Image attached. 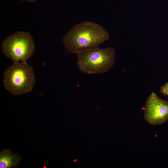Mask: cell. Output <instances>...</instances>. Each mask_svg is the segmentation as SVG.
<instances>
[{"label": "cell", "mask_w": 168, "mask_h": 168, "mask_svg": "<svg viewBox=\"0 0 168 168\" xmlns=\"http://www.w3.org/2000/svg\"><path fill=\"white\" fill-rule=\"evenodd\" d=\"M21 1L27 2H34L38 1V0H20Z\"/></svg>", "instance_id": "ba28073f"}, {"label": "cell", "mask_w": 168, "mask_h": 168, "mask_svg": "<svg viewBox=\"0 0 168 168\" xmlns=\"http://www.w3.org/2000/svg\"><path fill=\"white\" fill-rule=\"evenodd\" d=\"M22 160L18 153L12 152L9 148L2 149L0 152V168H16Z\"/></svg>", "instance_id": "8992f818"}, {"label": "cell", "mask_w": 168, "mask_h": 168, "mask_svg": "<svg viewBox=\"0 0 168 168\" xmlns=\"http://www.w3.org/2000/svg\"><path fill=\"white\" fill-rule=\"evenodd\" d=\"M144 118L152 125L166 122L168 120V100L161 99L152 92L147 99Z\"/></svg>", "instance_id": "5b68a950"}, {"label": "cell", "mask_w": 168, "mask_h": 168, "mask_svg": "<svg viewBox=\"0 0 168 168\" xmlns=\"http://www.w3.org/2000/svg\"><path fill=\"white\" fill-rule=\"evenodd\" d=\"M77 65L82 72L88 74H102L110 70L114 65L115 56L114 49L98 48L75 54Z\"/></svg>", "instance_id": "7a4b0ae2"}, {"label": "cell", "mask_w": 168, "mask_h": 168, "mask_svg": "<svg viewBox=\"0 0 168 168\" xmlns=\"http://www.w3.org/2000/svg\"><path fill=\"white\" fill-rule=\"evenodd\" d=\"M160 92L163 95L168 96V82H166L161 87Z\"/></svg>", "instance_id": "52a82bcc"}, {"label": "cell", "mask_w": 168, "mask_h": 168, "mask_svg": "<svg viewBox=\"0 0 168 168\" xmlns=\"http://www.w3.org/2000/svg\"><path fill=\"white\" fill-rule=\"evenodd\" d=\"M3 83L6 89L13 95L30 92L35 83L32 67L27 63H13L4 72Z\"/></svg>", "instance_id": "3957f363"}, {"label": "cell", "mask_w": 168, "mask_h": 168, "mask_svg": "<svg viewBox=\"0 0 168 168\" xmlns=\"http://www.w3.org/2000/svg\"><path fill=\"white\" fill-rule=\"evenodd\" d=\"M109 38L108 32L102 26L87 21L73 26L63 41L67 51L76 54L98 48Z\"/></svg>", "instance_id": "6da1fadb"}, {"label": "cell", "mask_w": 168, "mask_h": 168, "mask_svg": "<svg viewBox=\"0 0 168 168\" xmlns=\"http://www.w3.org/2000/svg\"><path fill=\"white\" fill-rule=\"evenodd\" d=\"M1 45L6 56L13 63H26L35 49L34 39L27 32L18 31L10 35L4 40Z\"/></svg>", "instance_id": "277c9868"}]
</instances>
